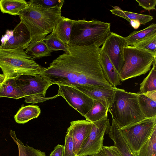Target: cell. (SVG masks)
Masks as SVG:
<instances>
[{
    "label": "cell",
    "instance_id": "obj_33",
    "mask_svg": "<svg viewBox=\"0 0 156 156\" xmlns=\"http://www.w3.org/2000/svg\"><path fill=\"white\" fill-rule=\"evenodd\" d=\"M138 5L146 10L150 11L155 10L156 0H136Z\"/></svg>",
    "mask_w": 156,
    "mask_h": 156
},
{
    "label": "cell",
    "instance_id": "obj_39",
    "mask_svg": "<svg viewBox=\"0 0 156 156\" xmlns=\"http://www.w3.org/2000/svg\"><path fill=\"white\" fill-rule=\"evenodd\" d=\"M1 84H0V87L1 86Z\"/></svg>",
    "mask_w": 156,
    "mask_h": 156
},
{
    "label": "cell",
    "instance_id": "obj_9",
    "mask_svg": "<svg viewBox=\"0 0 156 156\" xmlns=\"http://www.w3.org/2000/svg\"><path fill=\"white\" fill-rule=\"evenodd\" d=\"M110 126L109 120L107 117L92 122L89 135L76 156H92L101 151L104 147V136L108 133Z\"/></svg>",
    "mask_w": 156,
    "mask_h": 156
},
{
    "label": "cell",
    "instance_id": "obj_20",
    "mask_svg": "<svg viewBox=\"0 0 156 156\" xmlns=\"http://www.w3.org/2000/svg\"><path fill=\"white\" fill-rule=\"evenodd\" d=\"M41 112L40 108L37 105H30L22 106L14 116V118L17 123L23 124L37 118Z\"/></svg>",
    "mask_w": 156,
    "mask_h": 156
},
{
    "label": "cell",
    "instance_id": "obj_8",
    "mask_svg": "<svg viewBox=\"0 0 156 156\" xmlns=\"http://www.w3.org/2000/svg\"><path fill=\"white\" fill-rule=\"evenodd\" d=\"M156 127V116L146 118L120 128L122 135L135 156H138L142 147L150 137Z\"/></svg>",
    "mask_w": 156,
    "mask_h": 156
},
{
    "label": "cell",
    "instance_id": "obj_17",
    "mask_svg": "<svg viewBox=\"0 0 156 156\" xmlns=\"http://www.w3.org/2000/svg\"><path fill=\"white\" fill-rule=\"evenodd\" d=\"M137 94L140 107L145 119L156 116V97L149 93Z\"/></svg>",
    "mask_w": 156,
    "mask_h": 156
},
{
    "label": "cell",
    "instance_id": "obj_24",
    "mask_svg": "<svg viewBox=\"0 0 156 156\" xmlns=\"http://www.w3.org/2000/svg\"><path fill=\"white\" fill-rule=\"evenodd\" d=\"M25 51L33 59L50 56L51 52L43 39L30 43Z\"/></svg>",
    "mask_w": 156,
    "mask_h": 156
},
{
    "label": "cell",
    "instance_id": "obj_14",
    "mask_svg": "<svg viewBox=\"0 0 156 156\" xmlns=\"http://www.w3.org/2000/svg\"><path fill=\"white\" fill-rule=\"evenodd\" d=\"M92 122L86 120L71 121L68 129L72 133L73 140V151L76 155L84 144L91 130Z\"/></svg>",
    "mask_w": 156,
    "mask_h": 156
},
{
    "label": "cell",
    "instance_id": "obj_38",
    "mask_svg": "<svg viewBox=\"0 0 156 156\" xmlns=\"http://www.w3.org/2000/svg\"><path fill=\"white\" fill-rule=\"evenodd\" d=\"M5 78L3 74H0V84H2L4 81Z\"/></svg>",
    "mask_w": 156,
    "mask_h": 156
},
{
    "label": "cell",
    "instance_id": "obj_21",
    "mask_svg": "<svg viewBox=\"0 0 156 156\" xmlns=\"http://www.w3.org/2000/svg\"><path fill=\"white\" fill-rule=\"evenodd\" d=\"M28 5L25 0H0V10L3 13L19 15Z\"/></svg>",
    "mask_w": 156,
    "mask_h": 156
},
{
    "label": "cell",
    "instance_id": "obj_23",
    "mask_svg": "<svg viewBox=\"0 0 156 156\" xmlns=\"http://www.w3.org/2000/svg\"><path fill=\"white\" fill-rule=\"evenodd\" d=\"M155 35H156V24L152 23L142 30L134 31L125 37L128 45L133 46L137 42Z\"/></svg>",
    "mask_w": 156,
    "mask_h": 156
},
{
    "label": "cell",
    "instance_id": "obj_10",
    "mask_svg": "<svg viewBox=\"0 0 156 156\" xmlns=\"http://www.w3.org/2000/svg\"><path fill=\"white\" fill-rule=\"evenodd\" d=\"M127 45L125 37L111 32L99 49L100 51L107 55L118 74L124 64V48Z\"/></svg>",
    "mask_w": 156,
    "mask_h": 156
},
{
    "label": "cell",
    "instance_id": "obj_5",
    "mask_svg": "<svg viewBox=\"0 0 156 156\" xmlns=\"http://www.w3.org/2000/svg\"><path fill=\"white\" fill-rule=\"evenodd\" d=\"M110 23L96 20L74 21L69 45H94L99 48L110 34Z\"/></svg>",
    "mask_w": 156,
    "mask_h": 156
},
{
    "label": "cell",
    "instance_id": "obj_22",
    "mask_svg": "<svg viewBox=\"0 0 156 156\" xmlns=\"http://www.w3.org/2000/svg\"><path fill=\"white\" fill-rule=\"evenodd\" d=\"M114 9L110 10L113 14L123 18L129 22L130 20L139 21L140 24L145 25L153 19V16L149 15L143 14L124 11L119 7H113Z\"/></svg>",
    "mask_w": 156,
    "mask_h": 156
},
{
    "label": "cell",
    "instance_id": "obj_35",
    "mask_svg": "<svg viewBox=\"0 0 156 156\" xmlns=\"http://www.w3.org/2000/svg\"><path fill=\"white\" fill-rule=\"evenodd\" d=\"M64 146L58 144L54 148L49 156H63Z\"/></svg>",
    "mask_w": 156,
    "mask_h": 156
},
{
    "label": "cell",
    "instance_id": "obj_1",
    "mask_svg": "<svg viewBox=\"0 0 156 156\" xmlns=\"http://www.w3.org/2000/svg\"><path fill=\"white\" fill-rule=\"evenodd\" d=\"M69 46V51L55 59L41 74L57 85L115 87L105 77L100 62L99 48L94 45Z\"/></svg>",
    "mask_w": 156,
    "mask_h": 156
},
{
    "label": "cell",
    "instance_id": "obj_16",
    "mask_svg": "<svg viewBox=\"0 0 156 156\" xmlns=\"http://www.w3.org/2000/svg\"><path fill=\"white\" fill-rule=\"evenodd\" d=\"M100 58L101 65L105 79L113 87H116L117 86L121 85L119 74L107 55L100 51Z\"/></svg>",
    "mask_w": 156,
    "mask_h": 156
},
{
    "label": "cell",
    "instance_id": "obj_13",
    "mask_svg": "<svg viewBox=\"0 0 156 156\" xmlns=\"http://www.w3.org/2000/svg\"><path fill=\"white\" fill-rule=\"evenodd\" d=\"M73 87L83 92L93 100L101 102L108 112L116 87L111 88L93 85H77Z\"/></svg>",
    "mask_w": 156,
    "mask_h": 156
},
{
    "label": "cell",
    "instance_id": "obj_31",
    "mask_svg": "<svg viewBox=\"0 0 156 156\" xmlns=\"http://www.w3.org/2000/svg\"><path fill=\"white\" fill-rule=\"evenodd\" d=\"M64 0H31L28 4L33 6L44 9L56 7H62Z\"/></svg>",
    "mask_w": 156,
    "mask_h": 156
},
{
    "label": "cell",
    "instance_id": "obj_11",
    "mask_svg": "<svg viewBox=\"0 0 156 156\" xmlns=\"http://www.w3.org/2000/svg\"><path fill=\"white\" fill-rule=\"evenodd\" d=\"M59 87L58 95L62 96L68 104L84 116L91 108L93 100L74 87L63 84Z\"/></svg>",
    "mask_w": 156,
    "mask_h": 156
},
{
    "label": "cell",
    "instance_id": "obj_27",
    "mask_svg": "<svg viewBox=\"0 0 156 156\" xmlns=\"http://www.w3.org/2000/svg\"><path fill=\"white\" fill-rule=\"evenodd\" d=\"M108 112L105 106L101 102L93 100V105L84 117L86 120L93 122L105 117H107Z\"/></svg>",
    "mask_w": 156,
    "mask_h": 156
},
{
    "label": "cell",
    "instance_id": "obj_29",
    "mask_svg": "<svg viewBox=\"0 0 156 156\" xmlns=\"http://www.w3.org/2000/svg\"><path fill=\"white\" fill-rule=\"evenodd\" d=\"M156 127L148 140L140 149L138 156H156Z\"/></svg>",
    "mask_w": 156,
    "mask_h": 156
},
{
    "label": "cell",
    "instance_id": "obj_15",
    "mask_svg": "<svg viewBox=\"0 0 156 156\" xmlns=\"http://www.w3.org/2000/svg\"><path fill=\"white\" fill-rule=\"evenodd\" d=\"M108 134L122 156H135L123 137L119 126L113 118Z\"/></svg>",
    "mask_w": 156,
    "mask_h": 156
},
{
    "label": "cell",
    "instance_id": "obj_36",
    "mask_svg": "<svg viewBox=\"0 0 156 156\" xmlns=\"http://www.w3.org/2000/svg\"><path fill=\"white\" fill-rule=\"evenodd\" d=\"M129 23L132 27L135 29H137L141 25L139 21L136 20H130Z\"/></svg>",
    "mask_w": 156,
    "mask_h": 156
},
{
    "label": "cell",
    "instance_id": "obj_28",
    "mask_svg": "<svg viewBox=\"0 0 156 156\" xmlns=\"http://www.w3.org/2000/svg\"><path fill=\"white\" fill-rule=\"evenodd\" d=\"M43 40L51 52L62 50L65 52H67L69 51L68 44L63 42L57 36L54 30Z\"/></svg>",
    "mask_w": 156,
    "mask_h": 156
},
{
    "label": "cell",
    "instance_id": "obj_2",
    "mask_svg": "<svg viewBox=\"0 0 156 156\" xmlns=\"http://www.w3.org/2000/svg\"><path fill=\"white\" fill-rule=\"evenodd\" d=\"M28 4V6L20 12L19 16L20 21L30 33L31 38L30 43H32L43 39L52 32L62 18V7L44 9Z\"/></svg>",
    "mask_w": 156,
    "mask_h": 156
},
{
    "label": "cell",
    "instance_id": "obj_37",
    "mask_svg": "<svg viewBox=\"0 0 156 156\" xmlns=\"http://www.w3.org/2000/svg\"><path fill=\"white\" fill-rule=\"evenodd\" d=\"M91 156H106L105 154L103 149L98 153L92 155Z\"/></svg>",
    "mask_w": 156,
    "mask_h": 156
},
{
    "label": "cell",
    "instance_id": "obj_30",
    "mask_svg": "<svg viewBox=\"0 0 156 156\" xmlns=\"http://www.w3.org/2000/svg\"><path fill=\"white\" fill-rule=\"evenodd\" d=\"M133 46L156 56V35L144 39Z\"/></svg>",
    "mask_w": 156,
    "mask_h": 156
},
{
    "label": "cell",
    "instance_id": "obj_25",
    "mask_svg": "<svg viewBox=\"0 0 156 156\" xmlns=\"http://www.w3.org/2000/svg\"><path fill=\"white\" fill-rule=\"evenodd\" d=\"M156 91V58L152 64V67L147 76L140 84L138 94H145Z\"/></svg>",
    "mask_w": 156,
    "mask_h": 156
},
{
    "label": "cell",
    "instance_id": "obj_18",
    "mask_svg": "<svg viewBox=\"0 0 156 156\" xmlns=\"http://www.w3.org/2000/svg\"><path fill=\"white\" fill-rule=\"evenodd\" d=\"M74 20L62 16L54 29L57 36L68 44L70 40Z\"/></svg>",
    "mask_w": 156,
    "mask_h": 156
},
{
    "label": "cell",
    "instance_id": "obj_4",
    "mask_svg": "<svg viewBox=\"0 0 156 156\" xmlns=\"http://www.w3.org/2000/svg\"><path fill=\"white\" fill-rule=\"evenodd\" d=\"M108 112L120 128L145 119L140 107L137 93L117 87Z\"/></svg>",
    "mask_w": 156,
    "mask_h": 156
},
{
    "label": "cell",
    "instance_id": "obj_12",
    "mask_svg": "<svg viewBox=\"0 0 156 156\" xmlns=\"http://www.w3.org/2000/svg\"><path fill=\"white\" fill-rule=\"evenodd\" d=\"M8 32L7 39L2 41L0 48L4 49H14L19 47L27 48L31 41L30 33L25 25L21 22L11 32Z\"/></svg>",
    "mask_w": 156,
    "mask_h": 156
},
{
    "label": "cell",
    "instance_id": "obj_3",
    "mask_svg": "<svg viewBox=\"0 0 156 156\" xmlns=\"http://www.w3.org/2000/svg\"><path fill=\"white\" fill-rule=\"evenodd\" d=\"M26 48H0V68L5 76V80L22 75L41 73L44 69L45 67L37 63L25 52L24 50Z\"/></svg>",
    "mask_w": 156,
    "mask_h": 156
},
{
    "label": "cell",
    "instance_id": "obj_6",
    "mask_svg": "<svg viewBox=\"0 0 156 156\" xmlns=\"http://www.w3.org/2000/svg\"><path fill=\"white\" fill-rule=\"evenodd\" d=\"M156 56L133 46L124 48V64L118 73L120 81L144 75L151 69Z\"/></svg>",
    "mask_w": 156,
    "mask_h": 156
},
{
    "label": "cell",
    "instance_id": "obj_32",
    "mask_svg": "<svg viewBox=\"0 0 156 156\" xmlns=\"http://www.w3.org/2000/svg\"><path fill=\"white\" fill-rule=\"evenodd\" d=\"M73 143L71 131L68 128L65 136L63 156H76L73 151Z\"/></svg>",
    "mask_w": 156,
    "mask_h": 156
},
{
    "label": "cell",
    "instance_id": "obj_19",
    "mask_svg": "<svg viewBox=\"0 0 156 156\" xmlns=\"http://www.w3.org/2000/svg\"><path fill=\"white\" fill-rule=\"evenodd\" d=\"M9 98L16 99L24 98L22 91L17 86L14 79L4 80L0 87V98Z\"/></svg>",
    "mask_w": 156,
    "mask_h": 156
},
{
    "label": "cell",
    "instance_id": "obj_34",
    "mask_svg": "<svg viewBox=\"0 0 156 156\" xmlns=\"http://www.w3.org/2000/svg\"><path fill=\"white\" fill-rule=\"evenodd\" d=\"M102 149L106 156H122L118 148L114 145L104 146Z\"/></svg>",
    "mask_w": 156,
    "mask_h": 156
},
{
    "label": "cell",
    "instance_id": "obj_7",
    "mask_svg": "<svg viewBox=\"0 0 156 156\" xmlns=\"http://www.w3.org/2000/svg\"><path fill=\"white\" fill-rule=\"evenodd\" d=\"M14 79L24 95V101L26 103L34 104L58 97L57 94L52 97H46L48 89L54 83L41 73L22 75Z\"/></svg>",
    "mask_w": 156,
    "mask_h": 156
},
{
    "label": "cell",
    "instance_id": "obj_26",
    "mask_svg": "<svg viewBox=\"0 0 156 156\" xmlns=\"http://www.w3.org/2000/svg\"><path fill=\"white\" fill-rule=\"evenodd\" d=\"M10 135L18 146V156H47L44 152L34 149L27 144L24 145L17 138L14 131L11 130Z\"/></svg>",
    "mask_w": 156,
    "mask_h": 156
}]
</instances>
